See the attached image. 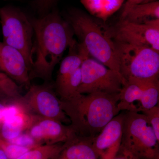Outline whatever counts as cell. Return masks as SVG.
Listing matches in <instances>:
<instances>
[{"label":"cell","mask_w":159,"mask_h":159,"mask_svg":"<svg viewBox=\"0 0 159 159\" xmlns=\"http://www.w3.org/2000/svg\"><path fill=\"white\" fill-rule=\"evenodd\" d=\"M31 22L34 39L30 78L33 76L48 80L51 78L54 68L66 49L76 42L74 31L56 10Z\"/></svg>","instance_id":"cell-1"},{"label":"cell","mask_w":159,"mask_h":159,"mask_svg":"<svg viewBox=\"0 0 159 159\" xmlns=\"http://www.w3.org/2000/svg\"><path fill=\"white\" fill-rule=\"evenodd\" d=\"M119 93H80L70 99L60 100L61 108L76 134L95 138L120 112Z\"/></svg>","instance_id":"cell-2"},{"label":"cell","mask_w":159,"mask_h":159,"mask_svg":"<svg viewBox=\"0 0 159 159\" xmlns=\"http://www.w3.org/2000/svg\"><path fill=\"white\" fill-rule=\"evenodd\" d=\"M68 22L89 56L119 74V64L113 41L89 15L79 9H72ZM122 76V75H121Z\"/></svg>","instance_id":"cell-3"},{"label":"cell","mask_w":159,"mask_h":159,"mask_svg":"<svg viewBox=\"0 0 159 159\" xmlns=\"http://www.w3.org/2000/svg\"><path fill=\"white\" fill-rule=\"evenodd\" d=\"M113 41L119 73L125 81L159 78V52L148 47Z\"/></svg>","instance_id":"cell-4"},{"label":"cell","mask_w":159,"mask_h":159,"mask_svg":"<svg viewBox=\"0 0 159 159\" xmlns=\"http://www.w3.org/2000/svg\"><path fill=\"white\" fill-rule=\"evenodd\" d=\"M159 141L144 114L125 112L120 147L140 159H156L159 157Z\"/></svg>","instance_id":"cell-5"},{"label":"cell","mask_w":159,"mask_h":159,"mask_svg":"<svg viewBox=\"0 0 159 159\" xmlns=\"http://www.w3.org/2000/svg\"><path fill=\"white\" fill-rule=\"evenodd\" d=\"M0 20L3 42L22 54L31 71L33 64L34 36L31 20L21 10L12 6L0 8Z\"/></svg>","instance_id":"cell-6"},{"label":"cell","mask_w":159,"mask_h":159,"mask_svg":"<svg viewBox=\"0 0 159 159\" xmlns=\"http://www.w3.org/2000/svg\"><path fill=\"white\" fill-rule=\"evenodd\" d=\"M80 70L81 81L78 89L80 94H119L126 83L121 74L90 57L83 61Z\"/></svg>","instance_id":"cell-7"},{"label":"cell","mask_w":159,"mask_h":159,"mask_svg":"<svg viewBox=\"0 0 159 159\" xmlns=\"http://www.w3.org/2000/svg\"><path fill=\"white\" fill-rule=\"evenodd\" d=\"M159 78L129 79L119 93V111L141 112L157 105L159 101Z\"/></svg>","instance_id":"cell-8"},{"label":"cell","mask_w":159,"mask_h":159,"mask_svg":"<svg viewBox=\"0 0 159 159\" xmlns=\"http://www.w3.org/2000/svg\"><path fill=\"white\" fill-rule=\"evenodd\" d=\"M104 32L113 41L148 47L159 52V19L142 24L120 19Z\"/></svg>","instance_id":"cell-9"},{"label":"cell","mask_w":159,"mask_h":159,"mask_svg":"<svg viewBox=\"0 0 159 159\" xmlns=\"http://www.w3.org/2000/svg\"><path fill=\"white\" fill-rule=\"evenodd\" d=\"M18 100L31 114L62 123H70L61 108L60 100L47 86L30 85L27 93Z\"/></svg>","instance_id":"cell-10"},{"label":"cell","mask_w":159,"mask_h":159,"mask_svg":"<svg viewBox=\"0 0 159 159\" xmlns=\"http://www.w3.org/2000/svg\"><path fill=\"white\" fill-rule=\"evenodd\" d=\"M25 132L40 145L64 143L76 134L70 125L67 126L57 120L35 115Z\"/></svg>","instance_id":"cell-11"},{"label":"cell","mask_w":159,"mask_h":159,"mask_svg":"<svg viewBox=\"0 0 159 159\" xmlns=\"http://www.w3.org/2000/svg\"><path fill=\"white\" fill-rule=\"evenodd\" d=\"M0 72L16 84L29 87L30 70L22 54L0 41Z\"/></svg>","instance_id":"cell-12"},{"label":"cell","mask_w":159,"mask_h":159,"mask_svg":"<svg viewBox=\"0 0 159 159\" xmlns=\"http://www.w3.org/2000/svg\"><path fill=\"white\" fill-rule=\"evenodd\" d=\"M125 112L114 117L94 138L93 147L101 159H111L119 150L123 130Z\"/></svg>","instance_id":"cell-13"},{"label":"cell","mask_w":159,"mask_h":159,"mask_svg":"<svg viewBox=\"0 0 159 159\" xmlns=\"http://www.w3.org/2000/svg\"><path fill=\"white\" fill-rule=\"evenodd\" d=\"M33 115L26 110L23 105L17 109L10 111L1 120L3 124L1 137L8 141L25 132L30 127Z\"/></svg>","instance_id":"cell-14"},{"label":"cell","mask_w":159,"mask_h":159,"mask_svg":"<svg viewBox=\"0 0 159 159\" xmlns=\"http://www.w3.org/2000/svg\"><path fill=\"white\" fill-rule=\"evenodd\" d=\"M94 139L76 134L65 142L63 149L56 159H98L93 145Z\"/></svg>","instance_id":"cell-15"},{"label":"cell","mask_w":159,"mask_h":159,"mask_svg":"<svg viewBox=\"0 0 159 159\" xmlns=\"http://www.w3.org/2000/svg\"><path fill=\"white\" fill-rule=\"evenodd\" d=\"M120 19L139 24L159 19V1L135 5Z\"/></svg>","instance_id":"cell-16"},{"label":"cell","mask_w":159,"mask_h":159,"mask_svg":"<svg viewBox=\"0 0 159 159\" xmlns=\"http://www.w3.org/2000/svg\"><path fill=\"white\" fill-rule=\"evenodd\" d=\"M125 0H80L89 12L106 21L122 7Z\"/></svg>","instance_id":"cell-17"},{"label":"cell","mask_w":159,"mask_h":159,"mask_svg":"<svg viewBox=\"0 0 159 159\" xmlns=\"http://www.w3.org/2000/svg\"><path fill=\"white\" fill-rule=\"evenodd\" d=\"M64 143L44 144L30 149L16 159H56L62 151Z\"/></svg>","instance_id":"cell-18"},{"label":"cell","mask_w":159,"mask_h":159,"mask_svg":"<svg viewBox=\"0 0 159 159\" xmlns=\"http://www.w3.org/2000/svg\"><path fill=\"white\" fill-rule=\"evenodd\" d=\"M81 81L80 67L77 69L74 74L63 84L56 89L60 97V100H64L70 99L80 94L78 89Z\"/></svg>","instance_id":"cell-19"},{"label":"cell","mask_w":159,"mask_h":159,"mask_svg":"<svg viewBox=\"0 0 159 159\" xmlns=\"http://www.w3.org/2000/svg\"><path fill=\"white\" fill-rule=\"evenodd\" d=\"M0 88L10 99L17 100L21 97L20 95L19 87L17 84L1 72Z\"/></svg>","instance_id":"cell-20"},{"label":"cell","mask_w":159,"mask_h":159,"mask_svg":"<svg viewBox=\"0 0 159 159\" xmlns=\"http://www.w3.org/2000/svg\"><path fill=\"white\" fill-rule=\"evenodd\" d=\"M0 148L4 151L9 159H16L32 148L10 143L0 137Z\"/></svg>","instance_id":"cell-21"},{"label":"cell","mask_w":159,"mask_h":159,"mask_svg":"<svg viewBox=\"0 0 159 159\" xmlns=\"http://www.w3.org/2000/svg\"><path fill=\"white\" fill-rule=\"evenodd\" d=\"M144 114L151 125L157 139L159 141V107L155 106L141 112Z\"/></svg>","instance_id":"cell-22"},{"label":"cell","mask_w":159,"mask_h":159,"mask_svg":"<svg viewBox=\"0 0 159 159\" xmlns=\"http://www.w3.org/2000/svg\"><path fill=\"white\" fill-rule=\"evenodd\" d=\"M7 141L16 145L31 148L42 145L39 144L31 135L25 132L20 134L16 138Z\"/></svg>","instance_id":"cell-23"},{"label":"cell","mask_w":159,"mask_h":159,"mask_svg":"<svg viewBox=\"0 0 159 159\" xmlns=\"http://www.w3.org/2000/svg\"><path fill=\"white\" fill-rule=\"evenodd\" d=\"M158 1H159V0H126L125 5H124V8H123V11H122V14H121L120 19L124 17V16L125 15L126 12L128 11L131 7L135 6V5H138V4H144V3L152 2Z\"/></svg>","instance_id":"cell-24"},{"label":"cell","mask_w":159,"mask_h":159,"mask_svg":"<svg viewBox=\"0 0 159 159\" xmlns=\"http://www.w3.org/2000/svg\"><path fill=\"white\" fill-rule=\"evenodd\" d=\"M111 159H141L131 153L128 151L119 147V150L115 156Z\"/></svg>","instance_id":"cell-25"},{"label":"cell","mask_w":159,"mask_h":159,"mask_svg":"<svg viewBox=\"0 0 159 159\" xmlns=\"http://www.w3.org/2000/svg\"><path fill=\"white\" fill-rule=\"evenodd\" d=\"M6 106H7L3 105L2 103H0V121H1L2 118L3 112L6 108Z\"/></svg>","instance_id":"cell-26"},{"label":"cell","mask_w":159,"mask_h":159,"mask_svg":"<svg viewBox=\"0 0 159 159\" xmlns=\"http://www.w3.org/2000/svg\"><path fill=\"white\" fill-rule=\"evenodd\" d=\"M0 159H9L4 151L0 148Z\"/></svg>","instance_id":"cell-27"},{"label":"cell","mask_w":159,"mask_h":159,"mask_svg":"<svg viewBox=\"0 0 159 159\" xmlns=\"http://www.w3.org/2000/svg\"><path fill=\"white\" fill-rule=\"evenodd\" d=\"M6 97H8V98H9V97L6 95V94L4 93V91L2 89L0 88V99L2 98H6Z\"/></svg>","instance_id":"cell-28"},{"label":"cell","mask_w":159,"mask_h":159,"mask_svg":"<svg viewBox=\"0 0 159 159\" xmlns=\"http://www.w3.org/2000/svg\"><path fill=\"white\" fill-rule=\"evenodd\" d=\"M156 159H159V157H158Z\"/></svg>","instance_id":"cell-29"}]
</instances>
